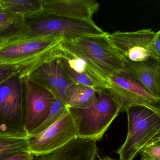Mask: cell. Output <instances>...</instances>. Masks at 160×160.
Wrapping results in <instances>:
<instances>
[{
    "instance_id": "obj_1",
    "label": "cell",
    "mask_w": 160,
    "mask_h": 160,
    "mask_svg": "<svg viewBox=\"0 0 160 160\" xmlns=\"http://www.w3.org/2000/svg\"><path fill=\"white\" fill-rule=\"evenodd\" d=\"M93 20L77 19L48 14L43 11L24 18L21 30L11 37L0 42V46L39 37H60L70 41L83 36L106 34Z\"/></svg>"
},
{
    "instance_id": "obj_2",
    "label": "cell",
    "mask_w": 160,
    "mask_h": 160,
    "mask_svg": "<svg viewBox=\"0 0 160 160\" xmlns=\"http://www.w3.org/2000/svg\"><path fill=\"white\" fill-rule=\"evenodd\" d=\"M63 41L60 37H39L0 46V65L17 68L27 78L41 65L61 56Z\"/></svg>"
},
{
    "instance_id": "obj_3",
    "label": "cell",
    "mask_w": 160,
    "mask_h": 160,
    "mask_svg": "<svg viewBox=\"0 0 160 160\" xmlns=\"http://www.w3.org/2000/svg\"><path fill=\"white\" fill-rule=\"evenodd\" d=\"M97 95L96 100L85 109H68L78 129V138L99 141L102 138L121 108L107 89Z\"/></svg>"
},
{
    "instance_id": "obj_4",
    "label": "cell",
    "mask_w": 160,
    "mask_h": 160,
    "mask_svg": "<svg viewBox=\"0 0 160 160\" xmlns=\"http://www.w3.org/2000/svg\"><path fill=\"white\" fill-rule=\"evenodd\" d=\"M128 132L124 143L117 151L119 160H132L148 143L160 131V115L142 106L127 111Z\"/></svg>"
},
{
    "instance_id": "obj_5",
    "label": "cell",
    "mask_w": 160,
    "mask_h": 160,
    "mask_svg": "<svg viewBox=\"0 0 160 160\" xmlns=\"http://www.w3.org/2000/svg\"><path fill=\"white\" fill-rule=\"evenodd\" d=\"M107 34L83 36L67 41L90 59L109 81L112 76L127 72L128 63L109 40Z\"/></svg>"
},
{
    "instance_id": "obj_6",
    "label": "cell",
    "mask_w": 160,
    "mask_h": 160,
    "mask_svg": "<svg viewBox=\"0 0 160 160\" xmlns=\"http://www.w3.org/2000/svg\"><path fill=\"white\" fill-rule=\"evenodd\" d=\"M59 59L64 71L73 83L91 87L97 94L108 87V79L90 59L70 42L63 41Z\"/></svg>"
},
{
    "instance_id": "obj_7",
    "label": "cell",
    "mask_w": 160,
    "mask_h": 160,
    "mask_svg": "<svg viewBox=\"0 0 160 160\" xmlns=\"http://www.w3.org/2000/svg\"><path fill=\"white\" fill-rule=\"evenodd\" d=\"M26 79L18 73L0 84V122L10 130L24 132Z\"/></svg>"
},
{
    "instance_id": "obj_8",
    "label": "cell",
    "mask_w": 160,
    "mask_h": 160,
    "mask_svg": "<svg viewBox=\"0 0 160 160\" xmlns=\"http://www.w3.org/2000/svg\"><path fill=\"white\" fill-rule=\"evenodd\" d=\"M78 138V127L68 109L53 125L28 136L29 152L34 156L49 154Z\"/></svg>"
},
{
    "instance_id": "obj_9",
    "label": "cell",
    "mask_w": 160,
    "mask_h": 160,
    "mask_svg": "<svg viewBox=\"0 0 160 160\" xmlns=\"http://www.w3.org/2000/svg\"><path fill=\"white\" fill-rule=\"evenodd\" d=\"M107 89L120 105L121 112L133 106H142L160 115V101L128 72L111 77Z\"/></svg>"
},
{
    "instance_id": "obj_10",
    "label": "cell",
    "mask_w": 160,
    "mask_h": 160,
    "mask_svg": "<svg viewBox=\"0 0 160 160\" xmlns=\"http://www.w3.org/2000/svg\"><path fill=\"white\" fill-rule=\"evenodd\" d=\"M26 90L23 131L29 136L46 120L56 98L48 89L27 77Z\"/></svg>"
},
{
    "instance_id": "obj_11",
    "label": "cell",
    "mask_w": 160,
    "mask_h": 160,
    "mask_svg": "<svg viewBox=\"0 0 160 160\" xmlns=\"http://www.w3.org/2000/svg\"><path fill=\"white\" fill-rule=\"evenodd\" d=\"M155 33L149 29L131 32L117 31L108 33L107 37L128 63H138L150 57L149 47Z\"/></svg>"
},
{
    "instance_id": "obj_12",
    "label": "cell",
    "mask_w": 160,
    "mask_h": 160,
    "mask_svg": "<svg viewBox=\"0 0 160 160\" xmlns=\"http://www.w3.org/2000/svg\"><path fill=\"white\" fill-rule=\"evenodd\" d=\"M27 78L48 89L56 98L65 103L68 90L74 84L64 71L59 57L41 65Z\"/></svg>"
},
{
    "instance_id": "obj_13",
    "label": "cell",
    "mask_w": 160,
    "mask_h": 160,
    "mask_svg": "<svg viewBox=\"0 0 160 160\" xmlns=\"http://www.w3.org/2000/svg\"><path fill=\"white\" fill-rule=\"evenodd\" d=\"M99 4L95 0H42V11L77 19L92 20Z\"/></svg>"
},
{
    "instance_id": "obj_14",
    "label": "cell",
    "mask_w": 160,
    "mask_h": 160,
    "mask_svg": "<svg viewBox=\"0 0 160 160\" xmlns=\"http://www.w3.org/2000/svg\"><path fill=\"white\" fill-rule=\"evenodd\" d=\"M127 72L138 80L151 95L160 101V62L149 57L146 61L129 62Z\"/></svg>"
},
{
    "instance_id": "obj_15",
    "label": "cell",
    "mask_w": 160,
    "mask_h": 160,
    "mask_svg": "<svg viewBox=\"0 0 160 160\" xmlns=\"http://www.w3.org/2000/svg\"><path fill=\"white\" fill-rule=\"evenodd\" d=\"M27 137L22 131L0 132V160L29 152Z\"/></svg>"
},
{
    "instance_id": "obj_16",
    "label": "cell",
    "mask_w": 160,
    "mask_h": 160,
    "mask_svg": "<svg viewBox=\"0 0 160 160\" xmlns=\"http://www.w3.org/2000/svg\"><path fill=\"white\" fill-rule=\"evenodd\" d=\"M97 94L95 89L89 86L73 84L67 93V107L68 109L88 108L97 99Z\"/></svg>"
},
{
    "instance_id": "obj_17",
    "label": "cell",
    "mask_w": 160,
    "mask_h": 160,
    "mask_svg": "<svg viewBox=\"0 0 160 160\" xmlns=\"http://www.w3.org/2000/svg\"><path fill=\"white\" fill-rule=\"evenodd\" d=\"M3 9L23 18L42 11V0H0Z\"/></svg>"
},
{
    "instance_id": "obj_18",
    "label": "cell",
    "mask_w": 160,
    "mask_h": 160,
    "mask_svg": "<svg viewBox=\"0 0 160 160\" xmlns=\"http://www.w3.org/2000/svg\"><path fill=\"white\" fill-rule=\"evenodd\" d=\"M24 23V18L5 9H0V42L18 33Z\"/></svg>"
},
{
    "instance_id": "obj_19",
    "label": "cell",
    "mask_w": 160,
    "mask_h": 160,
    "mask_svg": "<svg viewBox=\"0 0 160 160\" xmlns=\"http://www.w3.org/2000/svg\"><path fill=\"white\" fill-rule=\"evenodd\" d=\"M68 109L66 104L63 101L59 99H55L46 120L30 135L39 133L53 125Z\"/></svg>"
},
{
    "instance_id": "obj_20",
    "label": "cell",
    "mask_w": 160,
    "mask_h": 160,
    "mask_svg": "<svg viewBox=\"0 0 160 160\" xmlns=\"http://www.w3.org/2000/svg\"><path fill=\"white\" fill-rule=\"evenodd\" d=\"M33 160H83L74 151L62 147L51 153L35 156Z\"/></svg>"
},
{
    "instance_id": "obj_21",
    "label": "cell",
    "mask_w": 160,
    "mask_h": 160,
    "mask_svg": "<svg viewBox=\"0 0 160 160\" xmlns=\"http://www.w3.org/2000/svg\"><path fill=\"white\" fill-rule=\"evenodd\" d=\"M139 153L142 160H160V144L154 143L145 146Z\"/></svg>"
},
{
    "instance_id": "obj_22",
    "label": "cell",
    "mask_w": 160,
    "mask_h": 160,
    "mask_svg": "<svg viewBox=\"0 0 160 160\" xmlns=\"http://www.w3.org/2000/svg\"><path fill=\"white\" fill-rule=\"evenodd\" d=\"M150 57L160 62V30L155 33L149 47Z\"/></svg>"
},
{
    "instance_id": "obj_23",
    "label": "cell",
    "mask_w": 160,
    "mask_h": 160,
    "mask_svg": "<svg viewBox=\"0 0 160 160\" xmlns=\"http://www.w3.org/2000/svg\"><path fill=\"white\" fill-rule=\"evenodd\" d=\"M18 73H19V71L17 68L0 65V84Z\"/></svg>"
},
{
    "instance_id": "obj_24",
    "label": "cell",
    "mask_w": 160,
    "mask_h": 160,
    "mask_svg": "<svg viewBox=\"0 0 160 160\" xmlns=\"http://www.w3.org/2000/svg\"><path fill=\"white\" fill-rule=\"evenodd\" d=\"M34 157L29 152H24L0 160H33Z\"/></svg>"
},
{
    "instance_id": "obj_25",
    "label": "cell",
    "mask_w": 160,
    "mask_h": 160,
    "mask_svg": "<svg viewBox=\"0 0 160 160\" xmlns=\"http://www.w3.org/2000/svg\"><path fill=\"white\" fill-rule=\"evenodd\" d=\"M160 141V131L159 132H158L148 143L146 145H148L151 144L155 143L156 142Z\"/></svg>"
},
{
    "instance_id": "obj_26",
    "label": "cell",
    "mask_w": 160,
    "mask_h": 160,
    "mask_svg": "<svg viewBox=\"0 0 160 160\" xmlns=\"http://www.w3.org/2000/svg\"><path fill=\"white\" fill-rule=\"evenodd\" d=\"M98 160H116L110 157H104L101 158L100 157L99 158Z\"/></svg>"
},
{
    "instance_id": "obj_27",
    "label": "cell",
    "mask_w": 160,
    "mask_h": 160,
    "mask_svg": "<svg viewBox=\"0 0 160 160\" xmlns=\"http://www.w3.org/2000/svg\"><path fill=\"white\" fill-rule=\"evenodd\" d=\"M3 9V8H2V5H1V2H0V9Z\"/></svg>"
},
{
    "instance_id": "obj_28",
    "label": "cell",
    "mask_w": 160,
    "mask_h": 160,
    "mask_svg": "<svg viewBox=\"0 0 160 160\" xmlns=\"http://www.w3.org/2000/svg\"></svg>"
},
{
    "instance_id": "obj_29",
    "label": "cell",
    "mask_w": 160,
    "mask_h": 160,
    "mask_svg": "<svg viewBox=\"0 0 160 160\" xmlns=\"http://www.w3.org/2000/svg\"><path fill=\"white\" fill-rule=\"evenodd\" d=\"M0 132H1V131H0Z\"/></svg>"
}]
</instances>
